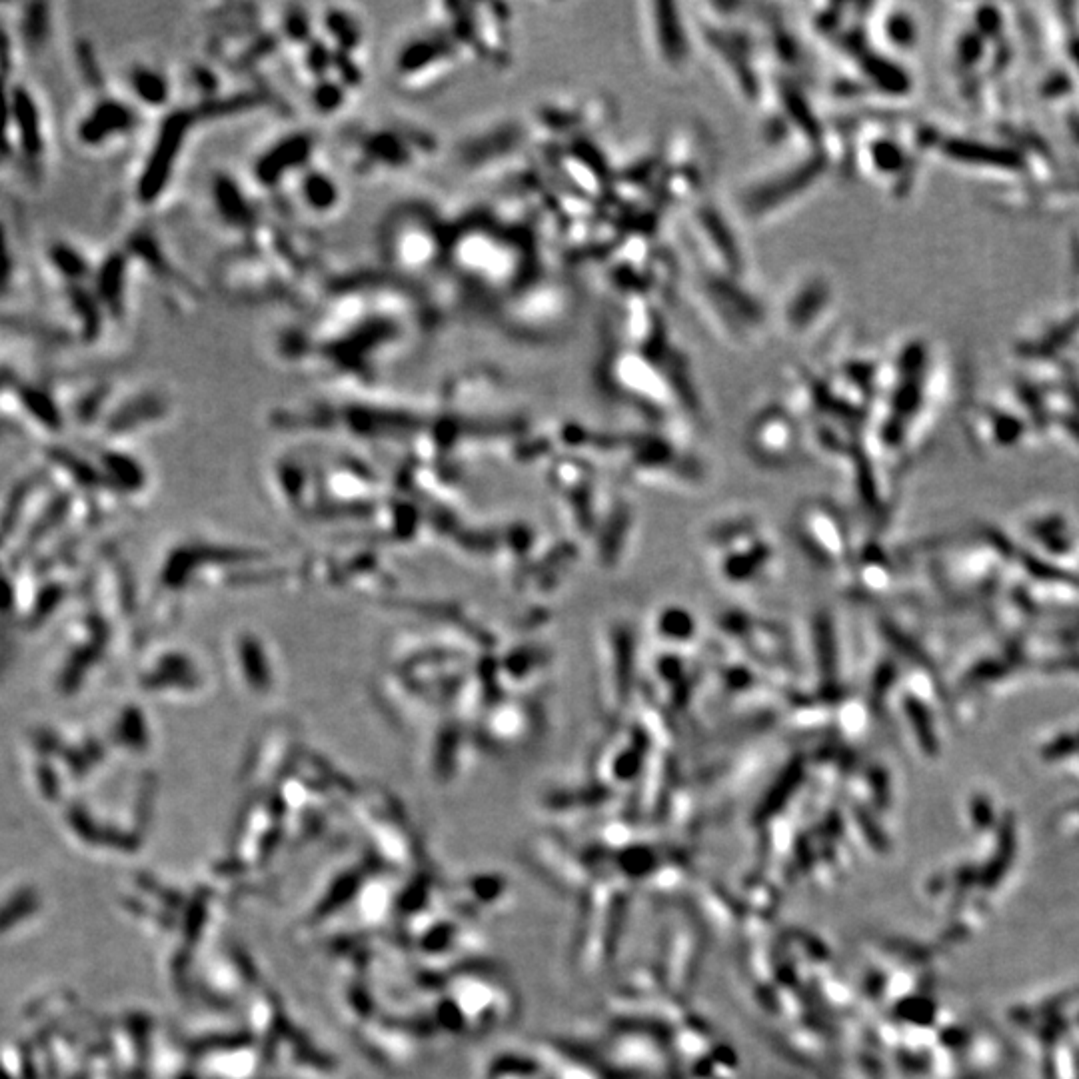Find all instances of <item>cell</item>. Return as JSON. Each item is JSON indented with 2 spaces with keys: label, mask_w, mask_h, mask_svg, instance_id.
<instances>
[{
  "label": "cell",
  "mask_w": 1079,
  "mask_h": 1079,
  "mask_svg": "<svg viewBox=\"0 0 1079 1079\" xmlns=\"http://www.w3.org/2000/svg\"><path fill=\"white\" fill-rule=\"evenodd\" d=\"M446 320L418 284L378 262L358 264L336 268L270 332L266 350L284 370L340 390H370L426 350Z\"/></svg>",
  "instance_id": "cell-1"
},
{
  "label": "cell",
  "mask_w": 1079,
  "mask_h": 1079,
  "mask_svg": "<svg viewBox=\"0 0 1079 1079\" xmlns=\"http://www.w3.org/2000/svg\"><path fill=\"white\" fill-rule=\"evenodd\" d=\"M206 206L210 282L232 304L292 314L336 270L322 232L272 202L242 168L210 176Z\"/></svg>",
  "instance_id": "cell-2"
},
{
  "label": "cell",
  "mask_w": 1079,
  "mask_h": 1079,
  "mask_svg": "<svg viewBox=\"0 0 1079 1079\" xmlns=\"http://www.w3.org/2000/svg\"><path fill=\"white\" fill-rule=\"evenodd\" d=\"M280 90L292 110L338 122L368 84L370 30L354 4H274Z\"/></svg>",
  "instance_id": "cell-3"
},
{
  "label": "cell",
  "mask_w": 1079,
  "mask_h": 1079,
  "mask_svg": "<svg viewBox=\"0 0 1079 1079\" xmlns=\"http://www.w3.org/2000/svg\"><path fill=\"white\" fill-rule=\"evenodd\" d=\"M510 54L504 6L432 2L396 40L388 60L390 86L408 98H432L474 66H502Z\"/></svg>",
  "instance_id": "cell-4"
},
{
  "label": "cell",
  "mask_w": 1079,
  "mask_h": 1079,
  "mask_svg": "<svg viewBox=\"0 0 1079 1079\" xmlns=\"http://www.w3.org/2000/svg\"><path fill=\"white\" fill-rule=\"evenodd\" d=\"M332 158L318 126L288 120L250 152L242 170L272 202L320 230L346 208L344 180Z\"/></svg>",
  "instance_id": "cell-5"
},
{
  "label": "cell",
  "mask_w": 1079,
  "mask_h": 1079,
  "mask_svg": "<svg viewBox=\"0 0 1079 1079\" xmlns=\"http://www.w3.org/2000/svg\"><path fill=\"white\" fill-rule=\"evenodd\" d=\"M442 140L422 120L394 110L350 112L336 122L332 154L338 166L364 184L408 180L428 170Z\"/></svg>",
  "instance_id": "cell-6"
},
{
  "label": "cell",
  "mask_w": 1079,
  "mask_h": 1079,
  "mask_svg": "<svg viewBox=\"0 0 1079 1079\" xmlns=\"http://www.w3.org/2000/svg\"><path fill=\"white\" fill-rule=\"evenodd\" d=\"M152 218L140 216L124 232L120 244L134 260L140 276L156 288L164 304L172 312L186 316L204 302L206 284L194 274L170 236Z\"/></svg>",
  "instance_id": "cell-7"
},
{
  "label": "cell",
  "mask_w": 1079,
  "mask_h": 1079,
  "mask_svg": "<svg viewBox=\"0 0 1079 1079\" xmlns=\"http://www.w3.org/2000/svg\"><path fill=\"white\" fill-rule=\"evenodd\" d=\"M150 126V118L126 90L110 80L104 88L90 92L88 102L74 120L72 138L78 148L102 154L142 142Z\"/></svg>",
  "instance_id": "cell-8"
},
{
  "label": "cell",
  "mask_w": 1079,
  "mask_h": 1079,
  "mask_svg": "<svg viewBox=\"0 0 1079 1079\" xmlns=\"http://www.w3.org/2000/svg\"><path fill=\"white\" fill-rule=\"evenodd\" d=\"M10 138L12 156L28 172L42 174L48 152L44 110L34 90L20 82L10 84Z\"/></svg>",
  "instance_id": "cell-9"
},
{
  "label": "cell",
  "mask_w": 1079,
  "mask_h": 1079,
  "mask_svg": "<svg viewBox=\"0 0 1079 1079\" xmlns=\"http://www.w3.org/2000/svg\"><path fill=\"white\" fill-rule=\"evenodd\" d=\"M12 406L22 414V418L40 428L46 434H60L66 424V414L58 398L36 382H16L10 392Z\"/></svg>",
  "instance_id": "cell-10"
},
{
  "label": "cell",
  "mask_w": 1079,
  "mask_h": 1079,
  "mask_svg": "<svg viewBox=\"0 0 1079 1079\" xmlns=\"http://www.w3.org/2000/svg\"><path fill=\"white\" fill-rule=\"evenodd\" d=\"M96 260L90 252L64 238H56L44 248V262L58 280V286L88 284L94 276Z\"/></svg>",
  "instance_id": "cell-11"
},
{
  "label": "cell",
  "mask_w": 1079,
  "mask_h": 1079,
  "mask_svg": "<svg viewBox=\"0 0 1079 1079\" xmlns=\"http://www.w3.org/2000/svg\"><path fill=\"white\" fill-rule=\"evenodd\" d=\"M50 4H26L18 16V38L28 52H40L52 38Z\"/></svg>",
  "instance_id": "cell-12"
}]
</instances>
